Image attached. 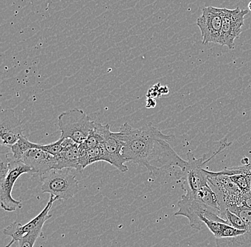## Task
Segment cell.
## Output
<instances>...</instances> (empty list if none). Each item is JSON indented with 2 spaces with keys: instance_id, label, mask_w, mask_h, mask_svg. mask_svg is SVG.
<instances>
[{
  "instance_id": "1",
  "label": "cell",
  "mask_w": 251,
  "mask_h": 247,
  "mask_svg": "<svg viewBox=\"0 0 251 247\" xmlns=\"http://www.w3.org/2000/svg\"><path fill=\"white\" fill-rule=\"evenodd\" d=\"M120 132L125 141L123 157L128 162L147 168L151 174L174 166L181 171L186 168L187 161L177 155L169 144L174 136L165 135L151 123L140 128L125 123L121 126Z\"/></svg>"
},
{
  "instance_id": "2",
  "label": "cell",
  "mask_w": 251,
  "mask_h": 247,
  "mask_svg": "<svg viewBox=\"0 0 251 247\" xmlns=\"http://www.w3.org/2000/svg\"><path fill=\"white\" fill-rule=\"evenodd\" d=\"M230 145L231 143L227 142V139H226L220 146L219 149L213 152L209 157L204 155L202 158L196 159L192 152H187V165L184 170H180V173H178V177H177L178 179L183 181L182 189L186 193H195L201 189L209 185L208 170L204 169L203 166L213 157Z\"/></svg>"
},
{
  "instance_id": "3",
  "label": "cell",
  "mask_w": 251,
  "mask_h": 247,
  "mask_svg": "<svg viewBox=\"0 0 251 247\" xmlns=\"http://www.w3.org/2000/svg\"><path fill=\"white\" fill-rule=\"evenodd\" d=\"M70 169H52L41 175L42 192L50 193L56 200H69L80 190L79 182Z\"/></svg>"
},
{
  "instance_id": "4",
  "label": "cell",
  "mask_w": 251,
  "mask_h": 247,
  "mask_svg": "<svg viewBox=\"0 0 251 247\" xmlns=\"http://www.w3.org/2000/svg\"><path fill=\"white\" fill-rule=\"evenodd\" d=\"M95 124L90 116L77 108L64 111L58 117L61 137L73 140L78 144L85 141Z\"/></svg>"
},
{
  "instance_id": "5",
  "label": "cell",
  "mask_w": 251,
  "mask_h": 247,
  "mask_svg": "<svg viewBox=\"0 0 251 247\" xmlns=\"http://www.w3.org/2000/svg\"><path fill=\"white\" fill-rule=\"evenodd\" d=\"M178 212L176 216H183L189 220L190 226L194 230L201 229L203 222L202 218L208 219L211 221H219L228 224V221L223 218L221 212L204 203L196 200L192 196L185 193L178 201Z\"/></svg>"
},
{
  "instance_id": "6",
  "label": "cell",
  "mask_w": 251,
  "mask_h": 247,
  "mask_svg": "<svg viewBox=\"0 0 251 247\" xmlns=\"http://www.w3.org/2000/svg\"><path fill=\"white\" fill-rule=\"evenodd\" d=\"M25 174H34V171L23 162L12 157L9 163V172L4 179L0 181L1 207L6 212H15L23 207V201L16 200L12 193L16 182Z\"/></svg>"
},
{
  "instance_id": "7",
  "label": "cell",
  "mask_w": 251,
  "mask_h": 247,
  "mask_svg": "<svg viewBox=\"0 0 251 247\" xmlns=\"http://www.w3.org/2000/svg\"><path fill=\"white\" fill-rule=\"evenodd\" d=\"M225 8H203L201 15L197 19L196 25L201 33L202 43L221 45V31Z\"/></svg>"
},
{
  "instance_id": "8",
  "label": "cell",
  "mask_w": 251,
  "mask_h": 247,
  "mask_svg": "<svg viewBox=\"0 0 251 247\" xmlns=\"http://www.w3.org/2000/svg\"><path fill=\"white\" fill-rule=\"evenodd\" d=\"M95 130L103 138L102 144L111 157V165L122 172H126L128 168L125 163L128 160L122 155L125 141L122 132H111L109 124L96 123Z\"/></svg>"
},
{
  "instance_id": "9",
  "label": "cell",
  "mask_w": 251,
  "mask_h": 247,
  "mask_svg": "<svg viewBox=\"0 0 251 247\" xmlns=\"http://www.w3.org/2000/svg\"><path fill=\"white\" fill-rule=\"evenodd\" d=\"M248 13L249 10L241 9L239 7L234 9L225 8L221 31V45L226 46L229 50L234 49L235 40L242 33L245 17Z\"/></svg>"
},
{
  "instance_id": "10",
  "label": "cell",
  "mask_w": 251,
  "mask_h": 247,
  "mask_svg": "<svg viewBox=\"0 0 251 247\" xmlns=\"http://www.w3.org/2000/svg\"><path fill=\"white\" fill-rule=\"evenodd\" d=\"M55 201H56V198L50 196V200L47 203L46 207L37 217L29 221V222L25 224H22L18 221H14L13 223L7 226L5 229H4L3 233L12 238V240L6 247H12L13 244L18 242L20 239H21L25 234L33 232L39 226H44V224L46 223L47 220H50L52 217V215H50V212Z\"/></svg>"
},
{
  "instance_id": "11",
  "label": "cell",
  "mask_w": 251,
  "mask_h": 247,
  "mask_svg": "<svg viewBox=\"0 0 251 247\" xmlns=\"http://www.w3.org/2000/svg\"><path fill=\"white\" fill-rule=\"evenodd\" d=\"M23 123L12 109L2 110L0 115L1 145L11 148L23 135Z\"/></svg>"
},
{
  "instance_id": "12",
  "label": "cell",
  "mask_w": 251,
  "mask_h": 247,
  "mask_svg": "<svg viewBox=\"0 0 251 247\" xmlns=\"http://www.w3.org/2000/svg\"><path fill=\"white\" fill-rule=\"evenodd\" d=\"M21 161L33 170L34 174L39 177L47 171L56 168V157L38 149L26 151Z\"/></svg>"
},
{
  "instance_id": "13",
  "label": "cell",
  "mask_w": 251,
  "mask_h": 247,
  "mask_svg": "<svg viewBox=\"0 0 251 247\" xmlns=\"http://www.w3.org/2000/svg\"><path fill=\"white\" fill-rule=\"evenodd\" d=\"M79 144L70 139H64L62 149L56 156V169H74L82 171L79 165Z\"/></svg>"
},
{
  "instance_id": "14",
  "label": "cell",
  "mask_w": 251,
  "mask_h": 247,
  "mask_svg": "<svg viewBox=\"0 0 251 247\" xmlns=\"http://www.w3.org/2000/svg\"><path fill=\"white\" fill-rule=\"evenodd\" d=\"M79 165L81 169L84 170L89 165L98 162H105L111 165V157L103 144L92 149H83L79 146Z\"/></svg>"
},
{
  "instance_id": "15",
  "label": "cell",
  "mask_w": 251,
  "mask_h": 247,
  "mask_svg": "<svg viewBox=\"0 0 251 247\" xmlns=\"http://www.w3.org/2000/svg\"><path fill=\"white\" fill-rule=\"evenodd\" d=\"M202 221L204 224L206 225L207 227L211 231L216 239L235 237L247 232V230H240L233 227L231 225L226 224V223L211 221L205 217L202 218Z\"/></svg>"
},
{
  "instance_id": "16",
  "label": "cell",
  "mask_w": 251,
  "mask_h": 247,
  "mask_svg": "<svg viewBox=\"0 0 251 247\" xmlns=\"http://www.w3.org/2000/svg\"><path fill=\"white\" fill-rule=\"evenodd\" d=\"M217 247H251V233L227 238L216 239Z\"/></svg>"
},
{
  "instance_id": "17",
  "label": "cell",
  "mask_w": 251,
  "mask_h": 247,
  "mask_svg": "<svg viewBox=\"0 0 251 247\" xmlns=\"http://www.w3.org/2000/svg\"><path fill=\"white\" fill-rule=\"evenodd\" d=\"M38 144L31 142L26 137L23 136L20 139L11 147L12 155L15 160L21 161L22 157L26 151L31 149H37Z\"/></svg>"
},
{
  "instance_id": "18",
  "label": "cell",
  "mask_w": 251,
  "mask_h": 247,
  "mask_svg": "<svg viewBox=\"0 0 251 247\" xmlns=\"http://www.w3.org/2000/svg\"><path fill=\"white\" fill-rule=\"evenodd\" d=\"M39 237L43 238V226H39L35 230L28 233L23 236L20 240L17 242V247H34L35 242Z\"/></svg>"
},
{
  "instance_id": "19",
  "label": "cell",
  "mask_w": 251,
  "mask_h": 247,
  "mask_svg": "<svg viewBox=\"0 0 251 247\" xmlns=\"http://www.w3.org/2000/svg\"><path fill=\"white\" fill-rule=\"evenodd\" d=\"M102 142H103V138H102L101 135L95 130V127H94V130L89 134V137L86 138L85 141L80 144L79 146L83 149H92V148L100 145Z\"/></svg>"
},
{
  "instance_id": "20",
  "label": "cell",
  "mask_w": 251,
  "mask_h": 247,
  "mask_svg": "<svg viewBox=\"0 0 251 247\" xmlns=\"http://www.w3.org/2000/svg\"><path fill=\"white\" fill-rule=\"evenodd\" d=\"M230 211L241 217V220L247 226V231L251 233V209L241 206V207H235Z\"/></svg>"
},
{
  "instance_id": "21",
  "label": "cell",
  "mask_w": 251,
  "mask_h": 247,
  "mask_svg": "<svg viewBox=\"0 0 251 247\" xmlns=\"http://www.w3.org/2000/svg\"><path fill=\"white\" fill-rule=\"evenodd\" d=\"M228 177L239 187L240 190L243 192L244 194L250 193V186H249L248 175L237 174V175L229 176Z\"/></svg>"
},
{
  "instance_id": "22",
  "label": "cell",
  "mask_w": 251,
  "mask_h": 247,
  "mask_svg": "<svg viewBox=\"0 0 251 247\" xmlns=\"http://www.w3.org/2000/svg\"><path fill=\"white\" fill-rule=\"evenodd\" d=\"M64 138L60 137L59 140L55 141V142L50 143L48 144H39L38 149L45 151L50 155L54 156L59 155L62 149V143L64 141Z\"/></svg>"
},
{
  "instance_id": "23",
  "label": "cell",
  "mask_w": 251,
  "mask_h": 247,
  "mask_svg": "<svg viewBox=\"0 0 251 247\" xmlns=\"http://www.w3.org/2000/svg\"><path fill=\"white\" fill-rule=\"evenodd\" d=\"M226 219L228 221L229 224L231 225L233 227L240 229V230H247V226H246V223L241 220V217L230 212L228 209H227L226 212Z\"/></svg>"
},
{
  "instance_id": "24",
  "label": "cell",
  "mask_w": 251,
  "mask_h": 247,
  "mask_svg": "<svg viewBox=\"0 0 251 247\" xmlns=\"http://www.w3.org/2000/svg\"><path fill=\"white\" fill-rule=\"evenodd\" d=\"M243 207L251 209V194H244L242 201Z\"/></svg>"
},
{
  "instance_id": "25",
  "label": "cell",
  "mask_w": 251,
  "mask_h": 247,
  "mask_svg": "<svg viewBox=\"0 0 251 247\" xmlns=\"http://www.w3.org/2000/svg\"><path fill=\"white\" fill-rule=\"evenodd\" d=\"M249 10L251 11V1H250V2H249Z\"/></svg>"
}]
</instances>
